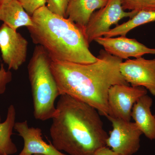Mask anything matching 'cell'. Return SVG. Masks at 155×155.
Instances as JSON below:
<instances>
[{
  "label": "cell",
  "instance_id": "cell-1",
  "mask_svg": "<svg viewBox=\"0 0 155 155\" xmlns=\"http://www.w3.org/2000/svg\"><path fill=\"white\" fill-rule=\"evenodd\" d=\"M95 62L81 64L52 61L51 69L61 95L67 94L96 109L100 115H110L108 92L117 84L129 85L120 71L122 59L100 51Z\"/></svg>",
  "mask_w": 155,
  "mask_h": 155
},
{
  "label": "cell",
  "instance_id": "cell-2",
  "mask_svg": "<svg viewBox=\"0 0 155 155\" xmlns=\"http://www.w3.org/2000/svg\"><path fill=\"white\" fill-rule=\"evenodd\" d=\"M50 128L56 149L69 155H92L106 146L107 133L96 109L67 94L61 95Z\"/></svg>",
  "mask_w": 155,
  "mask_h": 155
},
{
  "label": "cell",
  "instance_id": "cell-3",
  "mask_svg": "<svg viewBox=\"0 0 155 155\" xmlns=\"http://www.w3.org/2000/svg\"><path fill=\"white\" fill-rule=\"evenodd\" d=\"M28 27L34 43L41 46L52 61L89 64L97 61L90 51L83 29L67 18L54 14L46 6L31 16Z\"/></svg>",
  "mask_w": 155,
  "mask_h": 155
},
{
  "label": "cell",
  "instance_id": "cell-4",
  "mask_svg": "<svg viewBox=\"0 0 155 155\" xmlns=\"http://www.w3.org/2000/svg\"><path fill=\"white\" fill-rule=\"evenodd\" d=\"M52 60L40 45L35 48L28 66L33 99L35 118L42 121L52 119L57 108L55 101L61 96L51 69Z\"/></svg>",
  "mask_w": 155,
  "mask_h": 155
},
{
  "label": "cell",
  "instance_id": "cell-5",
  "mask_svg": "<svg viewBox=\"0 0 155 155\" xmlns=\"http://www.w3.org/2000/svg\"><path fill=\"white\" fill-rule=\"evenodd\" d=\"M137 13L125 11L121 0H108L105 6L93 13L87 24L82 28L88 44L104 36L112 25H118L121 19L125 17L132 18Z\"/></svg>",
  "mask_w": 155,
  "mask_h": 155
},
{
  "label": "cell",
  "instance_id": "cell-6",
  "mask_svg": "<svg viewBox=\"0 0 155 155\" xmlns=\"http://www.w3.org/2000/svg\"><path fill=\"white\" fill-rule=\"evenodd\" d=\"M107 118L112 123L113 129L106 140V146L121 155H133L137 152L143 134L135 122L110 116Z\"/></svg>",
  "mask_w": 155,
  "mask_h": 155
},
{
  "label": "cell",
  "instance_id": "cell-7",
  "mask_svg": "<svg viewBox=\"0 0 155 155\" xmlns=\"http://www.w3.org/2000/svg\"><path fill=\"white\" fill-rule=\"evenodd\" d=\"M147 93V91L143 87L121 84L113 85L108 92L109 116L124 121H130L134 105L140 98Z\"/></svg>",
  "mask_w": 155,
  "mask_h": 155
},
{
  "label": "cell",
  "instance_id": "cell-8",
  "mask_svg": "<svg viewBox=\"0 0 155 155\" xmlns=\"http://www.w3.org/2000/svg\"><path fill=\"white\" fill-rule=\"evenodd\" d=\"M28 41L21 34L3 23L0 27V50L8 69L17 70L25 63Z\"/></svg>",
  "mask_w": 155,
  "mask_h": 155
},
{
  "label": "cell",
  "instance_id": "cell-9",
  "mask_svg": "<svg viewBox=\"0 0 155 155\" xmlns=\"http://www.w3.org/2000/svg\"><path fill=\"white\" fill-rule=\"evenodd\" d=\"M120 71L131 86L143 87L155 96V59H127L120 64Z\"/></svg>",
  "mask_w": 155,
  "mask_h": 155
},
{
  "label": "cell",
  "instance_id": "cell-10",
  "mask_svg": "<svg viewBox=\"0 0 155 155\" xmlns=\"http://www.w3.org/2000/svg\"><path fill=\"white\" fill-rule=\"evenodd\" d=\"M102 46L106 51L112 55L122 59L130 57L141 58L145 54H155V48L147 47L135 39L121 36L117 38L100 37L95 39Z\"/></svg>",
  "mask_w": 155,
  "mask_h": 155
},
{
  "label": "cell",
  "instance_id": "cell-11",
  "mask_svg": "<svg viewBox=\"0 0 155 155\" xmlns=\"http://www.w3.org/2000/svg\"><path fill=\"white\" fill-rule=\"evenodd\" d=\"M14 129L24 142L23 148L19 155H67L56 149L51 143L48 144L44 141L41 129L39 127H29L27 120L16 122Z\"/></svg>",
  "mask_w": 155,
  "mask_h": 155
},
{
  "label": "cell",
  "instance_id": "cell-12",
  "mask_svg": "<svg viewBox=\"0 0 155 155\" xmlns=\"http://www.w3.org/2000/svg\"><path fill=\"white\" fill-rule=\"evenodd\" d=\"M153 104L150 97L147 94L143 96L134 104L131 114L143 134L151 140H155V116L151 110Z\"/></svg>",
  "mask_w": 155,
  "mask_h": 155
},
{
  "label": "cell",
  "instance_id": "cell-13",
  "mask_svg": "<svg viewBox=\"0 0 155 155\" xmlns=\"http://www.w3.org/2000/svg\"><path fill=\"white\" fill-rule=\"evenodd\" d=\"M0 20L15 30L22 26L28 28L33 25L31 16L18 0H1Z\"/></svg>",
  "mask_w": 155,
  "mask_h": 155
},
{
  "label": "cell",
  "instance_id": "cell-14",
  "mask_svg": "<svg viewBox=\"0 0 155 155\" xmlns=\"http://www.w3.org/2000/svg\"><path fill=\"white\" fill-rule=\"evenodd\" d=\"M108 0H71L66 18L83 28L88 23L94 11L105 6Z\"/></svg>",
  "mask_w": 155,
  "mask_h": 155
},
{
  "label": "cell",
  "instance_id": "cell-15",
  "mask_svg": "<svg viewBox=\"0 0 155 155\" xmlns=\"http://www.w3.org/2000/svg\"><path fill=\"white\" fill-rule=\"evenodd\" d=\"M16 116V110L13 105L8 108L7 117L2 123L1 122L0 116V155H11L17 152V147L11 139Z\"/></svg>",
  "mask_w": 155,
  "mask_h": 155
},
{
  "label": "cell",
  "instance_id": "cell-16",
  "mask_svg": "<svg viewBox=\"0 0 155 155\" xmlns=\"http://www.w3.org/2000/svg\"><path fill=\"white\" fill-rule=\"evenodd\" d=\"M155 21V11H139L127 22L116 25L115 28L110 29L104 36L107 38L114 37L118 35L126 36L127 34L134 28Z\"/></svg>",
  "mask_w": 155,
  "mask_h": 155
},
{
  "label": "cell",
  "instance_id": "cell-17",
  "mask_svg": "<svg viewBox=\"0 0 155 155\" xmlns=\"http://www.w3.org/2000/svg\"><path fill=\"white\" fill-rule=\"evenodd\" d=\"M122 8L138 12L140 11H155V0H121Z\"/></svg>",
  "mask_w": 155,
  "mask_h": 155
},
{
  "label": "cell",
  "instance_id": "cell-18",
  "mask_svg": "<svg viewBox=\"0 0 155 155\" xmlns=\"http://www.w3.org/2000/svg\"><path fill=\"white\" fill-rule=\"evenodd\" d=\"M71 0H47L48 9L54 14L66 18V12Z\"/></svg>",
  "mask_w": 155,
  "mask_h": 155
},
{
  "label": "cell",
  "instance_id": "cell-19",
  "mask_svg": "<svg viewBox=\"0 0 155 155\" xmlns=\"http://www.w3.org/2000/svg\"><path fill=\"white\" fill-rule=\"evenodd\" d=\"M29 15L32 16L38 9L46 5L47 0H18Z\"/></svg>",
  "mask_w": 155,
  "mask_h": 155
},
{
  "label": "cell",
  "instance_id": "cell-20",
  "mask_svg": "<svg viewBox=\"0 0 155 155\" xmlns=\"http://www.w3.org/2000/svg\"><path fill=\"white\" fill-rule=\"evenodd\" d=\"M12 79V73L10 71H7L4 65L0 67V94H2L6 91L7 85Z\"/></svg>",
  "mask_w": 155,
  "mask_h": 155
},
{
  "label": "cell",
  "instance_id": "cell-21",
  "mask_svg": "<svg viewBox=\"0 0 155 155\" xmlns=\"http://www.w3.org/2000/svg\"><path fill=\"white\" fill-rule=\"evenodd\" d=\"M92 155H121L117 153L107 146L102 147L95 152Z\"/></svg>",
  "mask_w": 155,
  "mask_h": 155
},
{
  "label": "cell",
  "instance_id": "cell-22",
  "mask_svg": "<svg viewBox=\"0 0 155 155\" xmlns=\"http://www.w3.org/2000/svg\"><path fill=\"white\" fill-rule=\"evenodd\" d=\"M5 155H8L5 154ZM30 155H45L41 154H34Z\"/></svg>",
  "mask_w": 155,
  "mask_h": 155
},
{
  "label": "cell",
  "instance_id": "cell-23",
  "mask_svg": "<svg viewBox=\"0 0 155 155\" xmlns=\"http://www.w3.org/2000/svg\"><path fill=\"white\" fill-rule=\"evenodd\" d=\"M1 0H0V2H1Z\"/></svg>",
  "mask_w": 155,
  "mask_h": 155
}]
</instances>
